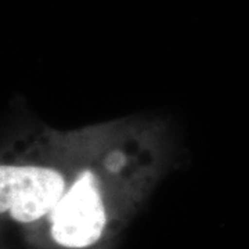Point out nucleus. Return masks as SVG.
<instances>
[{
	"mask_svg": "<svg viewBox=\"0 0 249 249\" xmlns=\"http://www.w3.org/2000/svg\"><path fill=\"white\" fill-rule=\"evenodd\" d=\"M64 178L57 170L40 166L0 168V208L14 220L31 223L50 214L64 193Z\"/></svg>",
	"mask_w": 249,
	"mask_h": 249,
	"instance_id": "nucleus-2",
	"label": "nucleus"
},
{
	"mask_svg": "<svg viewBox=\"0 0 249 249\" xmlns=\"http://www.w3.org/2000/svg\"><path fill=\"white\" fill-rule=\"evenodd\" d=\"M53 240L65 248L96 244L107 223L97 178L83 172L49 214Z\"/></svg>",
	"mask_w": 249,
	"mask_h": 249,
	"instance_id": "nucleus-1",
	"label": "nucleus"
}]
</instances>
